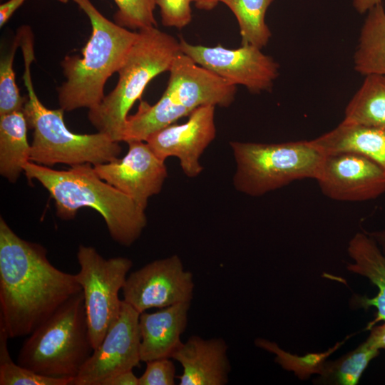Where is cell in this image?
Instances as JSON below:
<instances>
[{
  "mask_svg": "<svg viewBox=\"0 0 385 385\" xmlns=\"http://www.w3.org/2000/svg\"><path fill=\"white\" fill-rule=\"evenodd\" d=\"M81 291L76 274L57 269L43 246L21 238L0 217V322L9 338L29 336Z\"/></svg>",
  "mask_w": 385,
  "mask_h": 385,
  "instance_id": "obj_1",
  "label": "cell"
},
{
  "mask_svg": "<svg viewBox=\"0 0 385 385\" xmlns=\"http://www.w3.org/2000/svg\"><path fill=\"white\" fill-rule=\"evenodd\" d=\"M24 172L48 190L58 217L71 220L80 208L91 207L101 214L111 238L120 245H133L147 225L145 210L101 179L90 163L57 170L29 161Z\"/></svg>",
  "mask_w": 385,
  "mask_h": 385,
  "instance_id": "obj_2",
  "label": "cell"
},
{
  "mask_svg": "<svg viewBox=\"0 0 385 385\" xmlns=\"http://www.w3.org/2000/svg\"><path fill=\"white\" fill-rule=\"evenodd\" d=\"M18 37L24 61L23 78L28 93L23 111L29 129L33 130L31 161L48 167L57 163L96 165L118 158L121 153L119 143L100 132H71L63 121L62 108L49 109L40 101L31 75V65L34 60L32 33L29 28H24Z\"/></svg>",
  "mask_w": 385,
  "mask_h": 385,
  "instance_id": "obj_3",
  "label": "cell"
},
{
  "mask_svg": "<svg viewBox=\"0 0 385 385\" xmlns=\"http://www.w3.org/2000/svg\"><path fill=\"white\" fill-rule=\"evenodd\" d=\"M72 1L88 17L92 31L83 57L66 56L61 63L66 80L58 88V98L64 111L90 110L101 103L107 80L118 71L138 35L106 18L90 0Z\"/></svg>",
  "mask_w": 385,
  "mask_h": 385,
  "instance_id": "obj_4",
  "label": "cell"
},
{
  "mask_svg": "<svg viewBox=\"0 0 385 385\" xmlns=\"http://www.w3.org/2000/svg\"><path fill=\"white\" fill-rule=\"evenodd\" d=\"M168 71V86L157 103L150 105L140 101L137 112L128 116L123 142L145 141L154 132L190 115L200 106L227 107L235 99L236 86L183 52L175 58Z\"/></svg>",
  "mask_w": 385,
  "mask_h": 385,
  "instance_id": "obj_5",
  "label": "cell"
},
{
  "mask_svg": "<svg viewBox=\"0 0 385 385\" xmlns=\"http://www.w3.org/2000/svg\"><path fill=\"white\" fill-rule=\"evenodd\" d=\"M181 53L180 41L157 27L138 31V37L119 68L114 89L96 107L88 110V118L98 132L113 141H123L128 112L150 81L168 71Z\"/></svg>",
  "mask_w": 385,
  "mask_h": 385,
  "instance_id": "obj_6",
  "label": "cell"
},
{
  "mask_svg": "<svg viewBox=\"0 0 385 385\" xmlns=\"http://www.w3.org/2000/svg\"><path fill=\"white\" fill-rule=\"evenodd\" d=\"M93 351L81 291L29 335L17 364L43 376L73 380Z\"/></svg>",
  "mask_w": 385,
  "mask_h": 385,
  "instance_id": "obj_7",
  "label": "cell"
},
{
  "mask_svg": "<svg viewBox=\"0 0 385 385\" xmlns=\"http://www.w3.org/2000/svg\"><path fill=\"white\" fill-rule=\"evenodd\" d=\"M236 163L233 184L250 196H261L303 179L316 180L324 154L311 140L281 143H230Z\"/></svg>",
  "mask_w": 385,
  "mask_h": 385,
  "instance_id": "obj_8",
  "label": "cell"
},
{
  "mask_svg": "<svg viewBox=\"0 0 385 385\" xmlns=\"http://www.w3.org/2000/svg\"><path fill=\"white\" fill-rule=\"evenodd\" d=\"M77 260L80 270L76 276L82 288L94 350L120 315L123 300L118 293L133 262L124 257L105 259L94 247L83 245L78 248Z\"/></svg>",
  "mask_w": 385,
  "mask_h": 385,
  "instance_id": "obj_9",
  "label": "cell"
},
{
  "mask_svg": "<svg viewBox=\"0 0 385 385\" xmlns=\"http://www.w3.org/2000/svg\"><path fill=\"white\" fill-rule=\"evenodd\" d=\"M181 52L226 81L253 93L270 91L279 75V64L262 49L249 44L237 48L193 45L180 39Z\"/></svg>",
  "mask_w": 385,
  "mask_h": 385,
  "instance_id": "obj_10",
  "label": "cell"
},
{
  "mask_svg": "<svg viewBox=\"0 0 385 385\" xmlns=\"http://www.w3.org/2000/svg\"><path fill=\"white\" fill-rule=\"evenodd\" d=\"M194 288L192 273L173 255L131 272L122 289L123 300L141 314L151 308L191 302Z\"/></svg>",
  "mask_w": 385,
  "mask_h": 385,
  "instance_id": "obj_11",
  "label": "cell"
},
{
  "mask_svg": "<svg viewBox=\"0 0 385 385\" xmlns=\"http://www.w3.org/2000/svg\"><path fill=\"white\" fill-rule=\"evenodd\" d=\"M140 313L123 300L118 318L71 385H101L106 379L139 366Z\"/></svg>",
  "mask_w": 385,
  "mask_h": 385,
  "instance_id": "obj_12",
  "label": "cell"
},
{
  "mask_svg": "<svg viewBox=\"0 0 385 385\" xmlns=\"http://www.w3.org/2000/svg\"><path fill=\"white\" fill-rule=\"evenodd\" d=\"M316 180L325 196L338 201H366L385 192V171L354 153L325 154Z\"/></svg>",
  "mask_w": 385,
  "mask_h": 385,
  "instance_id": "obj_13",
  "label": "cell"
},
{
  "mask_svg": "<svg viewBox=\"0 0 385 385\" xmlns=\"http://www.w3.org/2000/svg\"><path fill=\"white\" fill-rule=\"evenodd\" d=\"M126 143L128 150L123 158L93 165V168L101 179L145 210L149 198L160 192L168 176L165 160L145 141Z\"/></svg>",
  "mask_w": 385,
  "mask_h": 385,
  "instance_id": "obj_14",
  "label": "cell"
},
{
  "mask_svg": "<svg viewBox=\"0 0 385 385\" xmlns=\"http://www.w3.org/2000/svg\"><path fill=\"white\" fill-rule=\"evenodd\" d=\"M215 108L212 105L200 106L185 123H173L158 130L145 142L159 158L165 160L175 156L188 177H196L203 170L200 158L216 136Z\"/></svg>",
  "mask_w": 385,
  "mask_h": 385,
  "instance_id": "obj_15",
  "label": "cell"
},
{
  "mask_svg": "<svg viewBox=\"0 0 385 385\" xmlns=\"http://www.w3.org/2000/svg\"><path fill=\"white\" fill-rule=\"evenodd\" d=\"M227 342L220 337L203 339L190 336L172 359L183 367L177 376L180 385H225L229 381L231 365Z\"/></svg>",
  "mask_w": 385,
  "mask_h": 385,
  "instance_id": "obj_16",
  "label": "cell"
},
{
  "mask_svg": "<svg viewBox=\"0 0 385 385\" xmlns=\"http://www.w3.org/2000/svg\"><path fill=\"white\" fill-rule=\"evenodd\" d=\"M190 304L183 302L153 313L140 314L141 361L172 359L183 344L181 336L188 326Z\"/></svg>",
  "mask_w": 385,
  "mask_h": 385,
  "instance_id": "obj_17",
  "label": "cell"
},
{
  "mask_svg": "<svg viewBox=\"0 0 385 385\" xmlns=\"http://www.w3.org/2000/svg\"><path fill=\"white\" fill-rule=\"evenodd\" d=\"M347 252L353 263H349L346 269L366 277L378 289L373 298L357 297L360 307L376 308V317L368 325L370 329L385 321V255L368 232L356 233L349 242Z\"/></svg>",
  "mask_w": 385,
  "mask_h": 385,
  "instance_id": "obj_18",
  "label": "cell"
},
{
  "mask_svg": "<svg viewBox=\"0 0 385 385\" xmlns=\"http://www.w3.org/2000/svg\"><path fill=\"white\" fill-rule=\"evenodd\" d=\"M324 153H354L378 164L385 171V129L342 121L312 140Z\"/></svg>",
  "mask_w": 385,
  "mask_h": 385,
  "instance_id": "obj_19",
  "label": "cell"
},
{
  "mask_svg": "<svg viewBox=\"0 0 385 385\" xmlns=\"http://www.w3.org/2000/svg\"><path fill=\"white\" fill-rule=\"evenodd\" d=\"M28 124L23 110L0 115V173L15 183L31 161Z\"/></svg>",
  "mask_w": 385,
  "mask_h": 385,
  "instance_id": "obj_20",
  "label": "cell"
},
{
  "mask_svg": "<svg viewBox=\"0 0 385 385\" xmlns=\"http://www.w3.org/2000/svg\"><path fill=\"white\" fill-rule=\"evenodd\" d=\"M354 70L363 75H385V10L379 4L368 11L353 57Z\"/></svg>",
  "mask_w": 385,
  "mask_h": 385,
  "instance_id": "obj_21",
  "label": "cell"
},
{
  "mask_svg": "<svg viewBox=\"0 0 385 385\" xmlns=\"http://www.w3.org/2000/svg\"><path fill=\"white\" fill-rule=\"evenodd\" d=\"M342 121L385 129V75L365 76L347 104Z\"/></svg>",
  "mask_w": 385,
  "mask_h": 385,
  "instance_id": "obj_22",
  "label": "cell"
},
{
  "mask_svg": "<svg viewBox=\"0 0 385 385\" xmlns=\"http://www.w3.org/2000/svg\"><path fill=\"white\" fill-rule=\"evenodd\" d=\"M273 0H220L233 12L240 27L242 44L262 48L272 34L265 23V14Z\"/></svg>",
  "mask_w": 385,
  "mask_h": 385,
  "instance_id": "obj_23",
  "label": "cell"
},
{
  "mask_svg": "<svg viewBox=\"0 0 385 385\" xmlns=\"http://www.w3.org/2000/svg\"><path fill=\"white\" fill-rule=\"evenodd\" d=\"M6 329L0 323V384L1 385H71L72 379L53 378L34 372L11 359Z\"/></svg>",
  "mask_w": 385,
  "mask_h": 385,
  "instance_id": "obj_24",
  "label": "cell"
},
{
  "mask_svg": "<svg viewBox=\"0 0 385 385\" xmlns=\"http://www.w3.org/2000/svg\"><path fill=\"white\" fill-rule=\"evenodd\" d=\"M379 353V349L366 340L354 351L329 366L327 376L337 384H356L369 362Z\"/></svg>",
  "mask_w": 385,
  "mask_h": 385,
  "instance_id": "obj_25",
  "label": "cell"
},
{
  "mask_svg": "<svg viewBox=\"0 0 385 385\" xmlns=\"http://www.w3.org/2000/svg\"><path fill=\"white\" fill-rule=\"evenodd\" d=\"M118 10L114 14V22L132 29L143 30L157 27L154 16L155 0H114Z\"/></svg>",
  "mask_w": 385,
  "mask_h": 385,
  "instance_id": "obj_26",
  "label": "cell"
},
{
  "mask_svg": "<svg viewBox=\"0 0 385 385\" xmlns=\"http://www.w3.org/2000/svg\"><path fill=\"white\" fill-rule=\"evenodd\" d=\"M19 46L17 36L12 47L0 62V115L23 110L27 98L20 95L13 68L15 53Z\"/></svg>",
  "mask_w": 385,
  "mask_h": 385,
  "instance_id": "obj_27",
  "label": "cell"
},
{
  "mask_svg": "<svg viewBox=\"0 0 385 385\" xmlns=\"http://www.w3.org/2000/svg\"><path fill=\"white\" fill-rule=\"evenodd\" d=\"M191 2L192 0H155L163 25L178 29L188 26L192 17Z\"/></svg>",
  "mask_w": 385,
  "mask_h": 385,
  "instance_id": "obj_28",
  "label": "cell"
},
{
  "mask_svg": "<svg viewBox=\"0 0 385 385\" xmlns=\"http://www.w3.org/2000/svg\"><path fill=\"white\" fill-rule=\"evenodd\" d=\"M171 358L148 361L143 374L138 377V385H173L176 369Z\"/></svg>",
  "mask_w": 385,
  "mask_h": 385,
  "instance_id": "obj_29",
  "label": "cell"
},
{
  "mask_svg": "<svg viewBox=\"0 0 385 385\" xmlns=\"http://www.w3.org/2000/svg\"><path fill=\"white\" fill-rule=\"evenodd\" d=\"M139 380L133 370L125 371L104 380L101 385H138Z\"/></svg>",
  "mask_w": 385,
  "mask_h": 385,
  "instance_id": "obj_30",
  "label": "cell"
},
{
  "mask_svg": "<svg viewBox=\"0 0 385 385\" xmlns=\"http://www.w3.org/2000/svg\"><path fill=\"white\" fill-rule=\"evenodd\" d=\"M366 341L378 349H385V321L381 325H374Z\"/></svg>",
  "mask_w": 385,
  "mask_h": 385,
  "instance_id": "obj_31",
  "label": "cell"
},
{
  "mask_svg": "<svg viewBox=\"0 0 385 385\" xmlns=\"http://www.w3.org/2000/svg\"><path fill=\"white\" fill-rule=\"evenodd\" d=\"M26 0H9L0 6V26H3Z\"/></svg>",
  "mask_w": 385,
  "mask_h": 385,
  "instance_id": "obj_32",
  "label": "cell"
},
{
  "mask_svg": "<svg viewBox=\"0 0 385 385\" xmlns=\"http://www.w3.org/2000/svg\"><path fill=\"white\" fill-rule=\"evenodd\" d=\"M382 0H353V6L356 11L362 14L368 12L369 9L381 4Z\"/></svg>",
  "mask_w": 385,
  "mask_h": 385,
  "instance_id": "obj_33",
  "label": "cell"
},
{
  "mask_svg": "<svg viewBox=\"0 0 385 385\" xmlns=\"http://www.w3.org/2000/svg\"><path fill=\"white\" fill-rule=\"evenodd\" d=\"M379 246L382 252L385 255V227L381 230L368 232Z\"/></svg>",
  "mask_w": 385,
  "mask_h": 385,
  "instance_id": "obj_34",
  "label": "cell"
},
{
  "mask_svg": "<svg viewBox=\"0 0 385 385\" xmlns=\"http://www.w3.org/2000/svg\"><path fill=\"white\" fill-rule=\"evenodd\" d=\"M192 1L197 9L208 11L214 9L220 0H192Z\"/></svg>",
  "mask_w": 385,
  "mask_h": 385,
  "instance_id": "obj_35",
  "label": "cell"
},
{
  "mask_svg": "<svg viewBox=\"0 0 385 385\" xmlns=\"http://www.w3.org/2000/svg\"><path fill=\"white\" fill-rule=\"evenodd\" d=\"M57 1H59L60 2H62V3H67L69 0H57Z\"/></svg>",
  "mask_w": 385,
  "mask_h": 385,
  "instance_id": "obj_36",
  "label": "cell"
}]
</instances>
